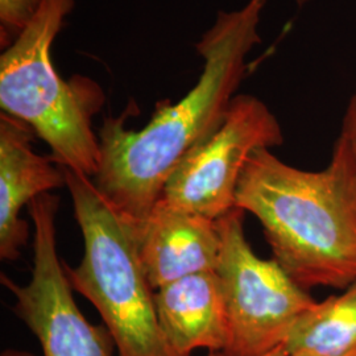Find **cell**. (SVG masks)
Segmentation results:
<instances>
[{
  "label": "cell",
  "instance_id": "cell-1",
  "mask_svg": "<svg viewBox=\"0 0 356 356\" xmlns=\"http://www.w3.org/2000/svg\"><path fill=\"white\" fill-rule=\"evenodd\" d=\"M266 6L267 0H248L238 10L218 11L195 44L204 60L198 82L177 103H160L143 129L126 126L127 113L103 119L99 168L91 179L122 214L132 220L148 216L178 165L222 126L245 76L247 57L261 42Z\"/></svg>",
  "mask_w": 356,
  "mask_h": 356
},
{
  "label": "cell",
  "instance_id": "cell-2",
  "mask_svg": "<svg viewBox=\"0 0 356 356\" xmlns=\"http://www.w3.org/2000/svg\"><path fill=\"white\" fill-rule=\"evenodd\" d=\"M235 206L261 223L275 260L302 288L356 282V184L343 147L318 172L257 149L239 179Z\"/></svg>",
  "mask_w": 356,
  "mask_h": 356
},
{
  "label": "cell",
  "instance_id": "cell-3",
  "mask_svg": "<svg viewBox=\"0 0 356 356\" xmlns=\"http://www.w3.org/2000/svg\"><path fill=\"white\" fill-rule=\"evenodd\" d=\"M74 0H44L33 20L0 56L1 111L22 120L51 148V160L92 178L101 147L92 119L104 92L89 76L65 81L54 69L51 47Z\"/></svg>",
  "mask_w": 356,
  "mask_h": 356
},
{
  "label": "cell",
  "instance_id": "cell-4",
  "mask_svg": "<svg viewBox=\"0 0 356 356\" xmlns=\"http://www.w3.org/2000/svg\"><path fill=\"white\" fill-rule=\"evenodd\" d=\"M64 170L85 244L76 267L64 264L73 291L95 306L118 356H186L170 346L161 329L134 220L110 204L91 178Z\"/></svg>",
  "mask_w": 356,
  "mask_h": 356
},
{
  "label": "cell",
  "instance_id": "cell-5",
  "mask_svg": "<svg viewBox=\"0 0 356 356\" xmlns=\"http://www.w3.org/2000/svg\"><path fill=\"white\" fill-rule=\"evenodd\" d=\"M244 211L235 207L216 219L220 254L216 275L223 296L229 356H264L317 301L272 260L254 254L244 234Z\"/></svg>",
  "mask_w": 356,
  "mask_h": 356
},
{
  "label": "cell",
  "instance_id": "cell-6",
  "mask_svg": "<svg viewBox=\"0 0 356 356\" xmlns=\"http://www.w3.org/2000/svg\"><path fill=\"white\" fill-rule=\"evenodd\" d=\"M58 204L57 195L45 193L28 206L35 227L31 281L19 285L6 275L0 280L15 296L13 312L36 335L44 356H115L110 331L91 325L73 297L57 250Z\"/></svg>",
  "mask_w": 356,
  "mask_h": 356
},
{
  "label": "cell",
  "instance_id": "cell-7",
  "mask_svg": "<svg viewBox=\"0 0 356 356\" xmlns=\"http://www.w3.org/2000/svg\"><path fill=\"white\" fill-rule=\"evenodd\" d=\"M282 143L280 122L267 104L238 94L222 126L178 165L161 198L216 220L236 207L238 184L252 153Z\"/></svg>",
  "mask_w": 356,
  "mask_h": 356
},
{
  "label": "cell",
  "instance_id": "cell-8",
  "mask_svg": "<svg viewBox=\"0 0 356 356\" xmlns=\"http://www.w3.org/2000/svg\"><path fill=\"white\" fill-rule=\"evenodd\" d=\"M138 254L153 291L200 272L216 270L220 254L216 220L161 198L134 220Z\"/></svg>",
  "mask_w": 356,
  "mask_h": 356
},
{
  "label": "cell",
  "instance_id": "cell-9",
  "mask_svg": "<svg viewBox=\"0 0 356 356\" xmlns=\"http://www.w3.org/2000/svg\"><path fill=\"white\" fill-rule=\"evenodd\" d=\"M35 132L11 115H0V257H20L28 241L24 206L45 193L66 186L64 168L33 151Z\"/></svg>",
  "mask_w": 356,
  "mask_h": 356
},
{
  "label": "cell",
  "instance_id": "cell-10",
  "mask_svg": "<svg viewBox=\"0 0 356 356\" xmlns=\"http://www.w3.org/2000/svg\"><path fill=\"white\" fill-rule=\"evenodd\" d=\"M154 305L168 342L179 354L225 350L227 321L216 270L194 273L154 291Z\"/></svg>",
  "mask_w": 356,
  "mask_h": 356
},
{
  "label": "cell",
  "instance_id": "cell-11",
  "mask_svg": "<svg viewBox=\"0 0 356 356\" xmlns=\"http://www.w3.org/2000/svg\"><path fill=\"white\" fill-rule=\"evenodd\" d=\"M282 347L288 356H356V282L307 309Z\"/></svg>",
  "mask_w": 356,
  "mask_h": 356
},
{
  "label": "cell",
  "instance_id": "cell-12",
  "mask_svg": "<svg viewBox=\"0 0 356 356\" xmlns=\"http://www.w3.org/2000/svg\"><path fill=\"white\" fill-rule=\"evenodd\" d=\"M44 0H0L1 47H10L33 20Z\"/></svg>",
  "mask_w": 356,
  "mask_h": 356
},
{
  "label": "cell",
  "instance_id": "cell-13",
  "mask_svg": "<svg viewBox=\"0 0 356 356\" xmlns=\"http://www.w3.org/2000/svg\"><path fill=\"white\" fill-rule=\"evenodd\" d=\"M337 141L343 147L348 157L356 184V88L346 108L342 129Z\"/></svg>",
  "mask_w": 356,
  "mask_h": 356
},
{
  "label": "cell",
  "instance_id": "cell-14",
  "mask_svg": "<svg viewBox=\"0 0 356 356\" xmlns=\"http://www.w3.org/2000/svg\"><path fill=\"white\" fill-rule=\"evenodd\" d=\"M207 356H229L226 354V353H223V351H209V355ZM264 356H288L286 355V353H285V350H284V347L280 346V347H277V348H275L273 351H270L269 354Z\"/></svg>",
  "mask_w": 356,
  "mask_h": 356
},
{
  "label": "cell",
  "instance_id": "cell-15",
  "mask_svg": "<svg viewBox=\"0 0 356 356\" xmlns=\"http://www.w3.org/2000/svg\"><path fill=\"white\" fill-rule=\"evenodd\" d=\"M0 356H35L31 353L26 351H20V350H6L1 353Z\"/></svg>",
  "mask_w": 356,
  "mask_h": 356
},
{
  "label": "cell",
  "instance_id": "cell-16",
  "mask_svg": "<svg viewBox=\"0 0 356 356\" xmlns=\"http://www.w3.org/2000/svg\"><path fill=\"white\" fill-rule=\"evenodd\" d=\"M298 6H305V4H307V3H310L312 0H294Z\"/></svg>",
  "mask_w": 356,
  "mask_h": 356
}]
</instances>
